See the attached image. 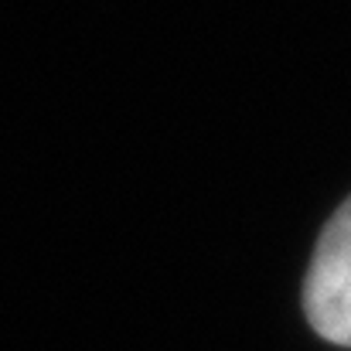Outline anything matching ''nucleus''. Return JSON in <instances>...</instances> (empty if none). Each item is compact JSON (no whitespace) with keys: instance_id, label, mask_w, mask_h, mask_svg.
Instances as JSON below:
<instances>
[{"instance_id":"f257e3e1","label":"nucleus","mask_w":351,"mask_h":351,"mask_svg":"<svg viewBox=\"0 0 351 351\" xmlns=\"http://www.w3.org/2000/svg\"><path fill=\"white\" fill-rule=\"evenodd\" d=\"M304 314L324 341L351 348V198L317 239L304 280Z\"/></svg>"}]
</instances>
